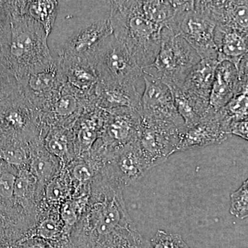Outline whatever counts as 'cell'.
Wrapping results in <instances>:
<instances>
[{
	"label": "cell",
	"instance_id": "obj_24",
	"mask_svg": "<svg viewBox=\"0 0 248 248\" xmlns=\"http://www.w3.org/2000/svg\"><path fill=\"white\" fill-rule=\"evenodd\" d=\"M172 93L174 104L185 123L186 128L198 124L213 108L210 102L191 95L179 86L167 85Z\"/></svg>",
	"mask_w": 248,
	"mask_h": 248
},
{
	"label": "cell",
	"instance_id": "obj_31",
	"mask_svg": "<svg viewBox=\"0 0 248 248\" xmlns=\"http://www.w3.org/2000/svg\"><path fill=\"white\" fill-rule=\"evenodd\" d=\"M11 24L6 1H0V63L4 66L11 42Z\"/></svg>",
	"mask_w": 248,
	"mask_h": 248
},
{
	"label": "cell",
	"instance_id": "obj_14",
	"mask_svg": "<svg viewBox=\"0 0 248 248\" xmlns=\"http://www.w3.org/2000/svg\"><path fill=\"white\" fill-rule=\"evenodd\" d=\"M107 153L106 166L124 187L138 182L151 170L136 141Z\"/></svg>",
	"mask_w": 248,
	"mask_h": 248
},
{
	"label": "cell",
	"instance_id": "obj_39",
	"mask_svg": "<svg viewBox=\"0 0 248 248\" xmlns=\"http://www.w3.org/2000/svg\"><path fill=\"white\" fill-rule=\"evenodd\" d=\"M6 224H7V222H6L4 215L0 211V233L4 232Z\"/></svg>",
	"mask_w": 248,
	"mask_h": 248
},
{
	"label": "cell",
	"instance_id": "obj_18",
	"mask_svg": "<svg viewBox=\"0 0 248 248\" xmlns=\"http://www.w3.org/2000/svg\"><path fill=\"white\" fill-rule=\"evenodd\" d=\"M107 111L95 107L85 111L72 128L74 136L76 157L91 151L100 138Z\"/></svg>",
	"mask_w": 248,
	"mask_h": 248
},
{
	"label": "cell",
	"instance_id": "obj_32",
	"mask_svg": "<svg viewBox=\"0 0 248 248\" xmlns=\"http://www.w3.org/2000/svg\"><path fill=\"white\" fill-rule=\"evenodd\" d=\"M230 212L240 219L248 217V179L231 196Z\"/></svg>",
	"mask_w": 248,
	"mask_h": 248
},
{
	"label": "cell",
	"instance_id": "obj_22",
	"mask_svg": "<svg viewBox=\"0 0 248 248\" xmlns=\"http://www.w3.org/2000/svg\"><path fill=\"white\" fill-rule=\"evenodd\" d=\"M55 59L58 60L68 84L84 92L94 90L99 80L87 59L71 56Z\"/></svg>",
	"mask_w": 248,
	"mask_h": 248
},
{
	"label": "cell",
	"instance_id": "obj_7",
	"mask_svg": "<svg viewBox=\"0 0 248 248\" xmlns=\"http://www.w3.org/2000/svg\"><path fill=\"white\" fill-rule=\"evenodd\" d=\"M99 81L104 84H136L142 69L124 44L109 35L88 59Z\"/></svg>",
	"mask_w": 248,
	"mask_h": 248
},
{
	"label": "cell",
	"instance_id": "obj_35",
	"mask_svg": "<svg viewBox=\"0 0 248 248\" xmlns=\"http://www.w3.org/2000/svg\"><path fill=\"white\" fill-rule=\"evenodd\" d=\"M19 93L17 78L0 63V102Z\"/></svg>",
	"mask_w": 248,
	"mask_h": 248
},
{
	"label": "cell",
	"instance_id": "obj_40",
	"mask_svg": "<svg viewBox=\"0 0 248 248\" xmlns=\"http://www.w3.org/2000/svg\"><path fill=\"white\" fill-rule=\"evenodd\" d=\"M63 248H77V247H76V246H73V245L71 244V241H70L69 244L67 245V246H65V247Z\"/></svg>",
	"mask_w": 248,
	"mask_h": 248
},
{
	"label": "cell",
	"instance_id": "obj_2",
	"mask_svg": "<svg viewBox=\"0 0 248 248\" xmlns=\"http://www.w3.org/2000/svg\"><path fill=\"white\" fill-rule=\"evenodd\" d=\"M123 190L104 166L91 183L89 204L72 231V244L79 248H94L116 232L135 227L127 211Z\"/></svg>",
	"mask_w": 248,
	"mask_h": 248
},
{
	"label": "cell",
	"instance_id": "obj_27",
	"mask_svg": "<svg viewBox=\"0 0 248 248\" xmlns=\"http://www.w3.org/2000/svg\"><path fill=\"white\" fill-rule=\"evenodd\" d=\"M94 248H151V246L139 233L136 227H133L116 232Z\"/></svg>",
	"mask_w": 248,
	"mask_h": 248
},
{
	"label": "cell",
	"instance_id": "obj_37",
	"mask_svg": "<svg viewBox=\"0 0 248 248\" xmlns=\"http://www.w3.org/2000/svg\"><path fill=\"white\" fill-rule=\"evenodd\" d=\"M22 248H55L52 245L37 238H26L22 245Z\"/></svg>",
	"mask_w": 248,
	"mask_h": 248
},
{
	"label": "cell",
	"instance_id": "obj_38",
	"mask_svg": "<svg viewBox=\"0 0 248 248\" xmlns=\"http://www.w3.org/2000/svg\"><path fill=\"white\" fill-rule=\"evenodd\" d=\"M9 143L7 137L5 134L4 130L1 128V124H0V148H3Z\"/></svg>",
	"mask_w": 248,
	"mask_h": 248
},
{
	"label": "cell",
	"instance_id": "obj_13",
	"mask_svg": "<svg viewBox=\"0 0 248 248\" xmlns=\"http://www.w3.org/2000/svg\"><path fill=\"white\" fill-rule=\"evenodd\" d=\"M107 111L100 140L108 151L120 149L138 138L141 117L138 111L129 108Z\"/></svg>",
	"mask_w": 248,
	"mask_h": 248
},
{
	"label": "cell",
	"instance_id": "obj_3",
	"mask_svg": "<svg viewBox=\"0 0 248 248\" xmlns=\"http://www.w3.org/2000/svg\"><path fill=\"white\" fill-rule=\"evenodd\" d=\"M11 36L6 67L16 78L53 61L44 28L28 14V1H6Z\"/></svg>",
	"mask_w": 248,
	"mask_h": 248
},
{
	"label": "cell",
	"instance_id": "obj_6",
	"mask_svg": "<svg viewBox=\"0 0 248 248\" xmlns=\"http://www.w3.org/2000/svg\"><path fill=\"white\" fill-rule=\"evenodd\" d=\"M0 124L9 143L43 141L50 128L42 112L33 107L20 91L0 102Z\"/></svg>",
	"mask_w": 248,
	"mask_h": 248
},
{
	"label": "cell",
	"instance_id": "obj_10",
	"mask_svg": "<svg viewBox=\"0 0 248 248\" xmlns=\"http://www.w3.org/2000/svg\"><path fill=\"white\" fill-rule=\"evenodd\" d=\"M20 93L37 110L45 111L56 99L67 81L57 59L47 66L17 78Z\"/></svg>",
	"mask_w": 248,
	"mask_h": 248
},
{
	"label": "cell",
	"instance_id": "obj_15",
	"mask_svg": "<svg viewBox=\"0 0 248 248\" xmlns=\"http://www.w3.org/2000/svg\"><path fill=\"white\" fill-rule=\"evenodd\" d=\"M231 136L229 128L218 111L213 109L198 124L186 128L177 152L189 151L213 144H220Z\"/></svg>",
	"mask_w": 248,
	"mask_h": 248
},
{
	"label": "cell",
	"instance_id": "obj_17",
	"mask_svg": "<svg viewBox=\"0 0 248 248\" xmlns=\"http://www.w3.org/2000/svg\"><path fill=\"white\" fill-rule=\"evenodd\" d=\"M96 105L103 110L129 108L141 112V96L135 84H104L94 88Z\"/></svg>",
	"mask_w": 248,
	"mask_h": 248
},
{
	"label": "cell",
	"instance_id": "obj_9",
	"mask_svg": "<svg viewBox=\"0 0 248 248\" xmlns=\"http://www.w3.org/2000/svg\"><path fill=\"white\" fill-rule=\"evenodd\" d=\"M186 127L141 118L136 142L151 169L177 153Z\"/></svg>",
	"mask_w": 248,
	"mask_h": 248
},
{
	"label": "cell",
	"instance_id": "obj_26",
	"mask_svg": "<svg viewBox=\"0 0 248 248\" xmlns=\"http://www.w3.org/2000/svg\"><path fill=\"white\" fill-rule=\"evenodd\" d=\"M59 4L60 1L56 0L28 1V14L42 25L48 36L53 30L56 20Z\"/></svg>",
	"mask_w": 248,
	"mask_h": 248
},
{
	"label": "cell",
	"instance_id": "obj_29",
	"mask_svg": "<svg viewBox=\"0 0 248 248\" xmlns=\"http://www.w3.org/2000/svg\"><path fill=\"white\" fill-rule=\"evenodd\" d=\"M218 111L230 130L235 122L248 117V91L236 93L224 107Z\"/></svg>",
	"mask_w": 248,
	"mask_h": 248
},
{
	"label": "cell",
	"instance_id": "obj_41",
	"mask_svg": "<svg viewBox=\"0 0 248 248\" xmlns=\"http://www.w3.org/2000/svg\"><path fill=\"white\" fill-rule=\"evenodd\" d=\"M0 161H2V160L1 159V157H0Z\"/></svg>",
	"mask_w": 248,
	"mask_h": 248
},
{
	"label": "cell",
	"instance_id": "obj_11",
	"mask_svg": "<svg viewBox=\"0 0 248 248\" xmlns=\"http://www.w3.org/2000/svg\"><path fill=\"white\" fill-rule=\"evenodd\" d=\"M94 91L84 92L66 83L51 105L41 111L48 126L73 128L85 111L97 107Z\"/></svg>",
	"mask_w": 248,
	"mask_h": 248
},
{
	"label": "cell",
	"instance_id": "obj_25",
	"mask_svg": "<svg viewBox=\"0 0 248 248\" xmlns=\"http://www.w3.org/2000/svg\"><path fill=\"white\" fill-rule=\"evenodd\" d=\"M46 149L60 160L63 168L76 158L72 129L51 126L43 140Z\"/></svg>",
	"mask_w": 248,
	"mask_h": 248
},
{
	"label": "cell",
	"instance_id": "obj_30",
	"mask_svg": "<svg viewBox=\"0 0 248 248\" xmlns=\"http://www.w3.org/2000/svg\"><path fill=\"white\" fill-rule=\"evenodd\" d=\"M0 157L14 168L24 169L29 166L30 146L29 143L14 141L0 148Z\"/></svg>",
	"mask_w": 248,
	"mask_h": 248
},
{
	"label": "cell",
	"instance_id": "obj_28",
	"mask_svg": "<svg viewBox=\"0 0 248 248\" xmlns=\"http://www.w3.org/2000/svg\"><path fill=\"white\" fill-rule=\"evenodd\" d=\"M179 1H142L143 12L152 22L169 28L177 12Z\"/></svg>",
	"mask_w": 248,
	"mask_h": 248
},
{
	"label": "cell",
	"instance_id": "obj_8",
	"mask_svg": "<svg viewBox=\"0 0 248 248\" xmlns=\"http://www.w3.org/2000/svg\"><path fill=\"white\" fill-rule=\"evenodd\" d=\"M217 24L195 4V1H179L177 12L168 29L182 36L202 60L218 61L215 43Z\"/></svg>",
	"mask_w": 248,
	"mask_h": 248
},
{
	"label": "cell",
	"instance_id": "obj_12",
	"mask_svg": "<svg viewBox=\"0 0 248 248\" xmlns=\"http://www.w3.org/2000/svg\"><path fill=\"white\" fill-rule=\"evenodd\" d=\"M145 90L141 96L142 119L159 121L177 124L186 127L184 121L179 115L170 89L161 80L143 74Z\"/></svg>",
	"mask_w": 248,
	"mask_h": 248
},
{
	"label": "cell",
	"instance_id": "obj_4",
	"mask_svg": "<svg viewBox=\"0 0 248 248\" xmlns=\"http://www.w3.org/2000/svg\"><path fill=\"white\" fill-rule=\"evenodd\" d=\"M110 20L112 34L141 69L155 61L164 28L146 17L142 1H110Z\"/></svg>",
	"mask_w": 248,
	"mask_h": 248
},
{
	"label": "cell",
	"instance_id": "obj_16",
	"mask_svg": "<svg viewBox=\"0 0 248 248\" xmlns=\"http://www.w3.org/2000/svg\"><path fill=\"white\" fill-rule=\"evenodd\" d=\"M199 9L217 26L248 35V1H195Z\"/></svg>",
	"mask_w": 248,
	"mask_h": 248
},
{
	"label": "cell",
	"instance_id": "obj_34",
	"mask_svg": "<svg viewBox=\"0 0 248 248\" xmlns=\"http://www.w3.org/2000/svg\"><path fill=\"white\" fill-rule=\"evenodd\" d=\"M9 165L3 161V170L0 172V199L10 202L14 200L15 184L17 173L8 169Z\"/></svg>",
	"mask_w": 248,
	"mask_h": 248
},
{
	"label": "cell",
	"instance_id": "obj_20",
	"mask_svg": "<svg viewBox=\"0 0 248 248\" xmlns=\"http://www.w3.org/2000/svg\"><path fill=\"white\" fill-rule=\"evenodd\" d=\"M215 43L218 62L228 61L236 66L248 54V35L231 28L217 26Z\"/></svg>",
	"mask_w": 248,
	"mask_h": 248
},
{
	"label": "cell",
	"instance_id": "obj_23",
	"mask_svg": "<svg viewBox=\"0 0 248 248\" xmlns=\"http://www.w3.org/2000/svg\"><path fill=\"white\" fill-rule=\"evenodd\" d=\"M218 62L202 60L192 68L180 86L185 92L210 102L215 71Z\"/></svg>",
	"mask_w": 248,
	"mask_h": 248
},
{
	"label": "cell",
	"instance_id": "obj_36",
	"mask_svg": "<svg viewBox=\"0 0 248 248\" xmlns=\"http://www.w3.org/2000/svg\"><path fill=\"white\" fill-rule=\"evenodd\" d=\"M230 133L248 141V117L233 124L230 128Z\"/></svg>",
	"mask_w": 248,
	"mask_h": 248
},
{
	"label": "cell",
	"instance_id": "obj_42",
	"mask_svg": "<svg viewBox=\"0 0 248 248\" xmlns=\"http://www.w3.org/2000/svg\"><path fill=\"white\" fill-rule=\"evenodd\" d=\"M0 248H1V247H0Z\"/></svg>",
	"mask_w": 248,
	"mask_h": 248
},
{
	"label": "cell",
	"instance_id": "obj_5",
	"mask_svg": "<svg viewBox=\"0 0 248 248\" xmlns=\"http://www.w3.org/2000/svg\"><path fill=\"white\" fill-rule=\"evenodd\" d=\"M202 60L197 51L174 31L164 28L161 46L155 61L142 68L143 74L180 87L192 68Z\"/></svg>",
	"mask_w": 248,
	"mask_h": 248
},
{
	"label": "cell",
	"instance_id": "obj_33",
	"mask_svg": "<svg viewBox=\"0 0 248 248\" xmlns=\"http://www.w3.org/2000/svg\"><path fill=\"white\" fill-rule=\"evenodd\" d=\"M151 248H190L177 233L158 231L150 241Z\"/></svg>",
	"mask_w": 248,
	"mask_h": 248
},
{
	"label": "cell",
	"instance_id": "obj_1",
	"mask_svg": "<svg viewBox=\"0 0 248 248\" xmlns=\"http://www.w3.org/2000/svg\"><path fill=\"white\" fill-rule=\"evenodd\" d=\"M110 14V1H60L48 38L53 58L88 60L98 45L112 34Z\"/></svg>",
	"mask_w": 248,
	"mask_h": 248
},
{
	"label": "cell",
	"instance_id": "obj_19",
	"mask_svg": "<svg viewBox=\"0 0 248 248\" xmlns=\"http://www.w3.org/2000/svg\"><path fill=\"white\" fill-rule=\"evenodd\" d=\"M239 72L232 62H218L210 96V106L218 111L234 97L239 90Z\"/></svg>",
	"mask_w": 248,
	"mask_h": 248
},
{
	"label": "cell",
	"instance_id": "obj_21",
	"mask_svg": "<svg viewBox=\"0 0 248 248\" xmlns=\"http://www.w3.org/2000/svg\"><path fill=\"white\" fill-rule=\"evenodd\" d=\"M30 159L29 169L42 187L60 174L63 169L61 162L46 149L42 140H35L29 143Z\"/></svg>",
	"mask_w": 248,
	"mask_h": 248
}]
</instances>
